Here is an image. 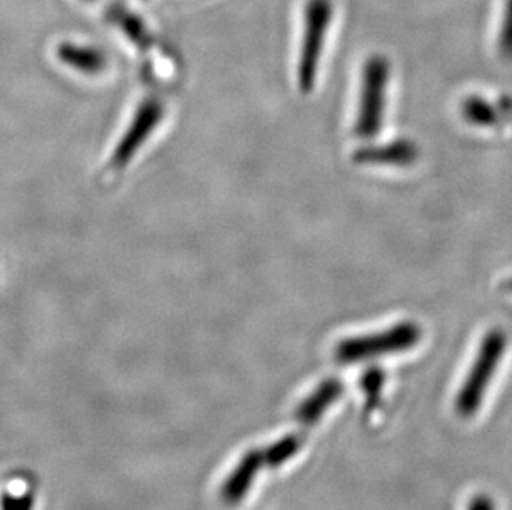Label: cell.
Returning <instances> with one entry per match:
<instances>
[{
	"label": "cell",
	"instance_id": "9c48e42d",
	"mask_svg": "<svg viewBox=\"0 0 512 510\" xmlns=\"http://www.w3.org/2000/svg\"><path fill=\"white\" fill-rule=\"evenodd\" d=\"M343 385L337 378H330L320 383L319 388L300 403L295 411V418L304 426H312L324 416L325 409L334 405L342 395Z\"/></svg>",
	"mask_w": 512,
	"mask_h": 510
},
{
	"label": "cell",
	"instance_id": "ac0fdd59",
	"mask_svg": "<svg viewBox=\"0 0 512 510\" xmlns=\"http://www.w3.org/2000/svg\"><path fill=\"white\" fill-rule=\"evenodd\" d=\"M503 290H506V292H509V294H512V277L511 279L506 280L503 284Z\"/></svg>",
	"mask_w": 512,
	"mask_h": 510
},
{
	"label": "cell",
	"instance_id": "9a60e30c",
	"mask_svg": "<svg viewBox=\"0 0 512 510\" xmlns=\"http://www.w3.org/2000/svg\"><path fill=\"white\" fill-rule=\"evenodd\" d=\"M34 494L24 492L20 496L4 492L0 496V510H34Z\"/></svg>",
	"mask_w": 512,
	"mask_h": 510
},
{
	"label": "cell",
	"instance_id": "8992f818",
	"mask_svg": "<svg viewBox=\"0 0 512 510\" xmlns=\"http://www.w3.org/2000/svg\"><path fill=\"white\" fill-rule=\"evenodd\" d=\"M55 57L68 72L83 78L102 77L110 68V58L102 49L73 40H65L58 45Z\"/></svg>",
	"mask_w": 512,
	"mask_h": 510
},
{
	"label": "cell",
	"instance_id": "5bb4252c",
	"mask_svg": "<svg viewBox=\"0 0 512 510\" xmlns=\"http://www.w3.org/2000/svg\"><path fill=\"white\" fill-rule=\"evenodd\" d=\"M499 55L504 62H512V0H506L504 19L498 37Z\"/></svg>",
	"mask_w": 512,
	"mask_h": 510
},
{
	"label": "cell",
	"instance_id": "3957f363",
	"mask_svg": "<svg viewBox=\"0 0 512 510\" xmlns=\"http://www.w3.org/2000/svg\"><path fill=\"white\" fill-rule=\"evenodd\" d=\"M506 345L508 338L501 330H491L484 337L478 357L474 360L463 388L459 390L456 398V411L461 418H471L483 403L484 393L498 370L499 361L506 352Z\"/></svg>",
	"mask_w": 512,
	"mask_h": 510
},
{
	"label": "cell",
	"instance_id": "8fae6325",
	"mask_svg": "<svg viewBox=\"0 0 512 510\" xmlns=\"http://www.w3.org/2000/svg\"><path fill=\"white\" fill-rule=\"evenodd\" d=\"M463 115L469 123L478 126H501L504 123V110H498L479 97H469L463 103Z\"/></svg>",
	"mask_w": 512,
	"mask_h": 510
},
{
	"label": "cell",
	"instance_id": "4fadbf2b",
	"mask_svg": "<svg viewBox=\"0 0 512 510\" xmlns=\"http://www.w3.org/2000/svg\"><path fill=\"white\" fill-rule=\"evenodd\" d=\"M385 371L380 370L377 366L368 368L362 376V390L367 396V405L370 408L377 405L382 396L383 385H385Z\"/></svg>",
	"mask_w": 512,
	"mask_h": 510
},
{
	"label": "cell",
	"instance_id": "2e32d148",
	"mask_svg": "<svg viewBox=\"0 0 512 510\" xmlns=\"http://www.w3.org/2000/svg\"><path fill=\"white\" fill-rule=\"evenodd\" d=\"M468 510H496V507H494V502L491 497L478 496L474 497L473 501H471Z\"/></svg>",
	"mask_w": 512,
	"mask_h": 510
},
{
	"label": "cell",
	"instance_id": "30bf717a",
	"mask_svg": "<svg viewBox=\"0 0 512 510\" xmlns=\"http://www.w3.org/2000/svg\"><path fill=\"white\" fill-rule=\"evenodd\" d=\"M108 19L121 30V34L125 35L126 39L130 40V44L135 45L136 49L141 52H148L155 44L153 35L146 27L145 22L130 10L125 9L123 5H115L108 12Z\"/></svg>",
	"mask_w": 512,
	"mask_h": 510
},
{
	"label": "cell",
	"instance_id": "6da1fadb",
	"mask_svg": "<svg viewBox=\"0 0 512 510\" xmlns=\"http://www.w3.org/2000/svg\"><path fill=\"white\" fill-rule=\"evenodd\" d=\"M170 115L166 98L158 92L145 93L113 140L102 166V178L118 179L136 163L155 141Z\"/></svg>",
	"mask_w": 512,
	"mask_h": 510
},
{
	"label": "cell",
	"instance_id": "52a82bcc",
	"mask_svg": "<svg viewBox=\"0 0 512 510\" xmlns=\"http://www.w3.org/2000/svg\"><path fill=\"white\" fill-rule=\"evenodd\" d=\"M264 464L262 449H251L242 456L241 461L234 467L228 479L221 487V499L228 506H236L251 491L252 484L256 481L257 474Z\"/></svg>",
	"mask_w": 512,
	"mask_h": 510
},
{
	"label": "cell",
	"instance_id": "ba28073f",
	"mask_svg": "<svg viewBox=\"0 0 512 510\" xmlns=\"http://www.w3.org/2000/svg\"><path fill=\"white\" fill-rule=\"evenodd\" d=\"M418 148L410 140H397L383 146H370L353 153V161L372 166H410L418 159Z\"/></svg>",
	"mask_w": 512,
	"mask_h": 510
},
{
	"label": "cell",
	"instance_id": "7c38bea8",
	"mask_svg": "<svg viewBox=\"0 0 512 510\" xmlns=\"http://www.w3.org/2000/svg\"><path fill=\"white\" fill-rule=\"evenodd\" d=\"M300 448H302V438L299 434L284 436L281 441L262 449L264 464L267 467H281L282 464L294 458L295 454L299 453Z\"/></svg>",
	"mask_w": 512,
	"mask_h": 510
},
{
	"label": "cell",
	"instance_id": "5b68a950",
	"mask_svg": "<svg viewBox=\"0 0 512 510\" xmlns=\"http://www.w3.org/2000/svg\"><path fill=\"white\" fill-rule=\"evenodd\" d=\"M390 80V62L387 57L373 55L363 67L362 97L358 110L355 136L360 140H373L382 128Z\"/></svg>",
	"mask_w": 512,
	"mask_h": 510
},
{
	"label": "cell",
	"instance_id": "7a4b0ae2",
	"mask_svg": "<svg viewBox=\"0 0 512 510\" xmlns=\"http://www.w3.org/2000/svg\"><path fill=\"white\" fill-rule=\"evenodd\" d=\"M334 19L332 0H307L304 10V32L297 62V85L300 93L309 95L319 75L320 58L325 37Z\"/></svg>",
	"mask_w": 512,
	"mask_h": 510
},
{
	"label": "cell",
	"instance_id": "e0dca14e",
	"mask_svg": "<svg viewBox=\"0 0 512 510\" xmlns=\"http://www.w3.org/2000/svg\"><path fill=\"white\" fill-rule=\"evenodd\" d=\"M501 105H503L504 111L512 110V98H504L503 102H501Z\"/></svg>",
	"mask_w": 512,
	"mask_h": 510
},
{
	"label": "cell",
	"instance_id": "277c9868",
	"mask_svg": "<svg viewBox=\"0 0 512 510\" xmlns=\"http://www.w3.org/2000/svg\"><path fill=\"white\" fill-rule=\"evenodd\" d=\"M421 340V328L415 322L398 323L385 332L342 340L335 348V358L342 365H352L370 358L406 352Z\"/></svg>",
	"mask_w": 512,
	"mask_h": 510
}]
</instances>
